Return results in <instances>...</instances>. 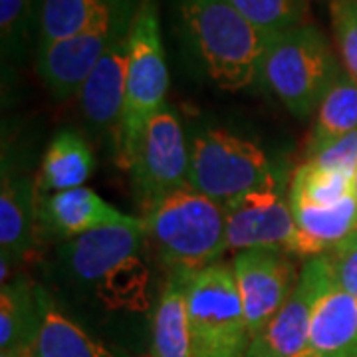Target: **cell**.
Returning <instances> with one entry per match:
<instances>
[{
	"instance_id": "cell-1",
	"label": "cell",
	"mask_w": 357,
	"mask_h": 357,
	"mask_svg": "<svg viewBox=\"0 0 357 357\" xmlns=\"http://www.w3.org/2000/svg\"><path fill=\"white\" fill-rule=\"evenodd\" d=\"M192 48L218 88L238 91L258 82L274 34L250 24L229 0H175Z\"/></svg>"
},
{
	"instance_id": "cell-2",
	"label": "cell",
	"mask_w": 357,
	"mask_h": 357,
	"mask_svg": "<svg viewBox=\"0 0 357 357\" xmlns=\"http://www.w3.org/2000/svg\"><path fill=\"white\" fill-rule=\"evenodd\" d=\"M141 213L147 244L167 272L191 276L218 262L229 250L222 204L191 187L169 195Z\"/></svg>"
},
{
	"instance_id": "cell-3",
	"label": "cell",
	"mask_w": 357,
	"mask_h": 357,
	"mask_svg": "<svg viewBox=\"0 0 357 357\" xmlns=\"http://www.w3.org/2000/svg\"><path fill=\"white\" fill-rule=\"evenodd\" d=\"M342 72L326 34L314 24L274 34L260 66L258 82L298 119L316 114Z\"/></svg>"
},
{
	"instance_id": "cell-4",
	"label": "cell",
	"mask_w": 357,
	"mask_h": 357,
	"mask_svg": "<svg viewBox=\"0 0 357 357\" xmlns=\"http://www.w3.org/2000/svg\"><path fill=\"white\" fill-rule=\"evenodd\" d=\"M129 60L126 103L117 128V163L129 169L145 126L165 107L169 89L159 8L155 0H141L128 28Z\"/></svg>"
},
{
	"instance_id": "cell-5",
	"label": "cell",
	"mask_w": 357,
	"mask_h": 357,
	"mask_svg": "<svg viewBox=\"0 0 357 357\" xmlns=\"http://www.w3.org/2000/svg\"><path fill=\"white\" fill-rule=\"evenodd\" d=\"M192 357H244L250 330L230 262L218 260L187 278Z\"/></svg>"
},
{
	"instance_id": "cell-6",
	"label": "cell",
	"mask_w": 357,
	"mask_h": 357,
	"mask_svg": "<svg viewBox=\"0 0 357 357\" xmlns=\"http://www.w3.org/2000/svg\"><path fill=\"white\" fill-rule=\"evenodd\" d=\"M189 147V185L215 203L225 204L244 192L278 187L274 167L255 141L208 129L199 133Z\"/></svg>"
},
{
	"instance_id": "cell-7",
	"label": "cell",
	"mask_w": 357,
	"mask_h": 357,
	"mask_svg": "<svg viewBox=\"0 0 357 357\" xmlns=\"http://www.w3.org/2000/svg\"><path fill=\"white\" fill-rule=\"evenodd\" d=\"M191 147L177 114L165 105L145 126L131 159V185L141 211L189 185Z\"/></svg>"
},
{
	"instance_id": "cell-8",
	"label": "cell",
	"mask_w": 357,
	"mask_h": 357,
	"mask_svg": "<svg viewBox=\"0 0 357 357\" xmlns=\"http://www.w3.org/2000/svg\"><path fill=\"white\" fill-rule=\"evenodd\" d=\"M333 284L332 272L324 256L306 260L296 288L270 319L266 328L250 340L244 357H298L307 349L310 328L318 300Z\"/></svg>"
},
{
	"instance_id": "cell-9",
	"label": "cell",
	"mask_w": 357,
	"mask_h": 357,
	"mask_svg": "<svg viewBox=\"0 0 357 357\" xmlns=\"http://www.w3.org/2000/svg\"><path fill=\"white\" fill-rule=\"evenodd\" d=\"M232 270L243 298L250 337L262 332L296 288L298 272L290 252L272 246L234 252Z\"/></svg>"
},
{
	"instance_id": "cell-10",
	"label": "cell",
	"mask_w": 357,
	"mask_h": 357,
	"mask_svg": "<svg viewBox=\"0 0 357 357\" xmlns=\"http://www.w3.org/2000/svg\"><path fill=\"white\" fill-rule=\"evenodd\" d=\"M227 248L241 252L248 248L272 246L290 252L296 238V222L288 197L278 187L244 192L222 204Z\"/></svg>"
},
{
	"instance_id": "cell-11",
	"label": "cell",
	"mask_w": 357,
	"mask_h": 357,
	"mask_svg": "<svg viewBox=\"0 0 357 357\" xmlns=\"http://www.w3.org/2000/svg\"><path fill=\"white\" fill-rule=\"evenodd\" d=\"M145 244V225L139 218L133 225H114L70 238L64 260L76 280L96 286L139 256Z\"/></svg>"
},
{
	"instance_id": "cell-12",
	"label": "cell",
	"mask_w": 357,
	"mask_h": 357,
	"mask_svg": "<svg viewBox=\"0 0 357 357\" xmlns=\"http://www.w3.org/2000/svg\"><path fill=\"white\" fill-rule=\"evenodd\" d=\"M114 26L115 22L74 38L38 44L36 72L58 102L79 96L86 79L109 44Z\"/></svg>"
},
{
	"instance_id": "cell-13",
	"label": "cell",
	"mask_w": 357,
	"mask_h": 357,
	"mask_svg": "<svg viewBox=\"0 0 357 357\" xmlns=\"http://www.w3.org/2000/svg\"><path fill=\"white\" fill-rule=\"evenodd\" d=\"M128 60V30L115 24L107 48L77 96L89 126L100 129L119 128L126 103Z\"/></svg>"
},
{
	"instance_id": "cell-14",
	"label": "cell",
	"mask_w": 357,
	"mask_h": 357,
	"mask_svg": "<svg viewBox=\"0 0 357 357\" xmlns=\"http://www.w3.org/2000/svg\"><path fill=\"white\" fill-rule=\"evenodd\" d=\"M38 218L44 229L58 236H64L68 241L86 234L89 230L105 229L114 225H133L139 220L119 213L114 204L103 201L98 192L88 187L48 195L38 206Z\"/></svg>"
},
{
	"instance_id": "cell-15",
	"label": "cell",
	"mask_w": 357,
	"mask_h": 357,
	"mask_svg": "<svg viewBox=\"0 0 357 357\" xmlns=\"http://www.w3.org/2000/svg\"><path fill=\"white\" fill-rule=\"evenodd\" d=\"M290 208L296 222V238L290 248L292 256L310 260L326 255L357 230L356 191L328 206L290 203Z\"/></svg>"
},
{
	"instance_id": "cell-16",
	"label": "cell",
	"mask_w": 357,
	"mask_h": 357,
	"mask_svg": "<svg viewBox=\"0 0 357 357\" xmlns=\"http://www.w3.org/2000/svg\"><path fill=\"white\" fill-rule=\"evenodd\" d=\"M38 206L36 181L16 175L4 163L0 185V256L10 258L14 264L22 262L34 246Z\"/></svg>"
},
{
	"instance_id": "cell-17",
	"label": "cell",
	"mask_w": 357,
	"mask_h": 357,
	"mask_svg": "<svg viewBox=\"0 0 357 357\" xmlns=\"http://www.w3.org/2000/svg\"><path fill=\"white\" fill-rule=\"evenodd\" d=\"M307 354L312 357H357V298L332 284L316 304Z\"/></svg>"
},
{
	"instance_id": "cell-18",
	"label": "cell",
	"mask_w": 357,
	"mask_h": 357,
	"mask_svg": "<svg viewBox=\"0 0 357 357\" xmlns=\"http://www.w3.org/2000/svg\"><path fill=\"white\" fill-rule=\"evenodd\" d=\"M96 157L82 133L74 129H62L52 137L42 157L36 191L62 192L82 187L93 173Z\"/></svg>"
},
{
	"instance_id": "cell-19",
	"label": "cell",
	"mask_w": 357,
	"mask_h": 357,
	"mask_svg": "<svg viewBox=\"0 0 357 357\" xmlns=\"http://www.w3.org/2000/svg\"><path fill=\"white\" fill-rule=\"evenodd\" d=\"M187 274L169 272L151 319V357H192Z\"/></svg>"
},
{
	"instance_id": "cell-20",
	"label": "cell",
	"mask_w": 357,
	"mask_h": 357,
	"mask_svg": "<svg viewBox=\"0 0 357 357\" xmlns=\"http://www.w3.org/2000/svg\"><path fill=\"white\" fill-rule=\"evenodd\" d=\"M40 330L32 357H114V354L52 304L50 296L38 288Z\"/></svg>"
},
{
	"instance_id": "cell-21",
	"label": "cell",
	"mask_w": 357,
	"mask_h": 357,
	"mask_svg": "<svg viewBox=\"0 0 357 357\" xmlns=\"http://www.w3.org/2000/svg\"><path fill=\"white\" fill-rule=\"evenodd\" d=\"M115 22L112 0H42L40 44L74 38Z\"/></svg>"
},
{
	"instance_id": "cell-22",
	"label": "cell",
	"mask_w": 357,
	"mask_h": 357,
	"mask_svg": "<svg viewBox=\"0 0 357 357\" xmlns=\"http://www.w3.org/2000/svg\"><path fill=\"white\" fill-rule=\"evenodd\" d=\"M38 330V288L18 274L0 290V351L18 345L34 347Z\"/></svg>"
},
{
	"instance_id": "cell-23",
	"label": "cell",
	"mask_w": 357,
	"mask_h": 357,
	"mask_svg": "<svg viewBox=\"0 0 357 357\" xmlns=\"http://www.w3.org/2000/svg\"><path fill=\"white\" fill-rule=\"evenodd\" d=\"M357 129V82L342 70L324 96L306 143V159Z\"/></svg>"
},
{
	"instance_id": "cell-24",
	"label": "cell",
	"mask_w": 357,
	"mask_h": 357,
	"mask_svg": "<svg viewBox=\"0 0 357 357\" xmlns=\"http://www.w3.org/2000/svg\"><path fill=\"white\" fill-rule=\"evenodd\" d=\"M354 181L356 177H349L337 171H326L304 161L294 171L292 183L288 189V203L318 204V206L340 203L342 199L354 192Z\"/></svg>"
},
{
	"instance_id": "cell-25",
	"label": "cell",
	"mask_w": 357,
	"mask_h": 357,
	"mask_svg": "<svg viewBox=\"0 0 357 357\" xmlns=\"http://www.w3.org/2000/svg\"><path fill=\"white\" fill-rule=\"evenodd\" d=\"M244 18L268 34L304 24L306 0H229Z\"/></svg>"
},
{
	"instance_id": "cell-26",
	"label": "cell",
	"mask_w": 357,
	"mask_h": 357,
	"mask_svg": "<svg viewBox=\"0 0 357 357\" xmlns=\"http://www.w3.org/2000/svg\"><path fill=\"white\" fill-rule=\"evenodd\" d=\"M330 16L344 70L357 82V0H330Z\"/></svg>"
},
{
	"instance_id": "cell-27",
	"label": "cell",
	"mask_w": 357,
	"mask_h": 357,
	"mask_svg": "<svg viewBox=\"0 0 357 357\" xmlns=\"http://www.w3.org/2000/svg\"><path fill=\"white\" fill-rule=\"evenodd\" d=\"M321 256L330 266L333 284L357 298V230Z\"/></svg>"
},
{
	"instance_id": "cell-28",
	"label": "cell",
	"mask_w": 357,
	"mask_h": 357,
	"mask_svg": "<svg viewBox=\"0 0 357 357\" xmlns=\"http://www.w3.org/2000/svg\"><path fill=\"white\" fill-rule=\"evenodd\" d=\"M306 163L326 169V171H337L349 177H356L357 171V129L347 133L344 137L330 143L321 151L306 159Z\"/></svg>"
},
{
	"instance_id": "cell-29",
	"label": "cell",
	"mask_w": 357,
	"mask_h": 357,
	"mask_svg": "<svg viewBox=\"0 0 357 357\" xmlns=\"http://www.w3.org/2000/svg\"><path fill=\"white\" fill-rule=\"evenodd\" d=\"M32 0H0V34L2 48L14 52L26 36Z\"/></svg>"
},
{
	"instance_id": "cell-30",
	"label": "cell",
	"mask_w": 357,
	"mask_h": 357,
	"mask_svg": "<svg viewBox=\"0 0 357 357\" xmlns=\"http://www.w3.org/2000/svg\"><path fill=\"white\" fill-rule=\"evenodd\" d=\"M0 357H32V347L18 345V347H10V349H2Z\"/></svg>"
},
{
	"instance_id": "cell-31",
	"label": "cell",
	"mask_w": 357,
	"mask_h": 357,
	"mask_svg": "<svg viewBox=\"0 0 357 357\" xmlns=\"http://www.w3.org/2000/svg\"><path fill=\"white\" fill-rule=\"evenodd\" d=\"M354 191H356V197H357V171H356V181H354Z\"/></svg>"
},
{
	"instance_id": "cell-32",
	"label": "cell",
	"mask_w": 357,
	"mask_h": 357,
	"mask_svg": "<svg viewBox=\"0 0 357 357\" xmlns=\"http://www.w3.org/2000/svg\"><path fill=\"white\" fill-rule=\"evenodd\" d=\"M298 357H312V356H310V354H307V351H304V354H302V356H298Z\"/></svg>"
}]
</instances>
